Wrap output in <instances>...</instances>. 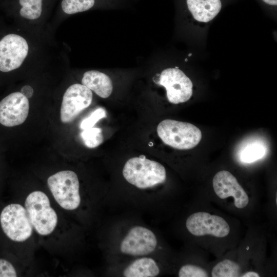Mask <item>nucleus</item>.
I'll return each mask as SVG.
<instances>
[{"instance_id":"22","label":"nucleus","mask_w":277,"mask_h":277,"mask_svg":"<svg viewBox=\"0 0 277 277\" xmlns=\"http://www.w3.org/2000/svg\"><path fill=\"white\" fill-rule=\"evenodd\" d=\"M106 116L105 110L102 108H98L94 110L89 116L82 121L80 128L83 130H85L93 127L100 120L106 117Z\"/></svg>"},{"instance_id":"6","label":"nucleus","mask_w":277,"mask_h":277,"mask_svg":"<svg viewBox=\"0 0 277 277\" xmlns=\"http://www.w3.org/2000/svg\"><path fill=\"white\" fill-rule=\"evenodd\" d=\"M159 83L165 88L167 99L171 103H184L192 95V82L177 68H167L162 71Z\"/></svg>"},{"instance_id":"18","label":"nucleus","mask_w":277,"mask_h":277,"mask_svg":"<svg viewBox=\"0 0 277 277\" xmlns=\"http://www.w3.org/2000/svg\"><path fill=\"white\" fill-rule=\"evenodd\" d=\"M22 8L19 13L24 18L35 19L42 12V0H19Z\"/></svg>"},{"instance_id":"17","label":"nucleus","mask_w":277,"mask_h":277,"mask_svg":"<svg viewBox=\"0 0 277 277\" xmlns=\"http://www.w3.org/2000/svg\"><path fill=\"white\" fill-rule=\"evenodd\" d=\"M240 273L239 265L230 260H224L213 267L211 276L212 277H236Z\"/></svg>"},{"instance_id":"14","label":"nucleus","mask_w":277,"mask_h":277,"mask_svg":"<svg viewBox=\"0 0 277 277\" xmlns=\"http://www.w3.org/2000/svg\"><path fill=\"white\" fill-rule=\"evenodd\" d=\"M188 8L194 18L201 22L211 21L219 13L220 0H186Z\"/></svg>"},{"instance_id":"25","label":"nucleus","mask_w":277,"mask_h":277,"mask_svg":"<svg viewBox=\"0 0 277 277\" xmlns=\"http://www.w3.org/2000/svg\"><path fill=\"white\" fill-rule=\"evenodd\" d=\"M242 277H259L260 275L254 271H248L241 275Z\"/></svg>"},{"instance_id":"12","label":"nucleus","mask_w":277,"mask_h":277,"mask_svg":"<svg viewBox=\"0 0 277 277\" xmlns=\"http://www.w3.org/2000/svg\"><path fill=\"white\" fill-rule=\"evenodd\" d=\"M212 185L215 194L220 198L224 199L232 196L236 208L242 209L248 205V195L230 172L222 170L217 172L213 177Z\"/></svg>"},{"instance_id":"1","label":"nucleus","mask_w":277,"mask_h":277,"mask_svg":"<svg viewBox=\"0 0 277 277\" xmlns=\"http://www.w3.org/2000/svg\"><path fill=\"white\" fill-rule=\"evenodd\" d=\"M34 230L39 235L52 234L58 224V216L49 197L44 192L34 190L26 197L24 205Z\"/></svg>"},{"instance_id":"16","label":"nucleus","mask_w":277,"mask_h":277,"mask_svg":"<svg viewBox=\"0 0 277 277\" xmlns=\"http://www.w3.org/2000/svg\"><path fill=\"white\" fill-rule=\"evenodd\" d=\"M266 148L260 142L249 143L240 152V159L246 163L254 162L262 159L266 154Z\"/></svg>"},{"instance_id":"3","label":"nucleus","mask_w":277,"mask_h":277,"mask_svg":"<svg viewBox=\"0 0 277 277\" xmlns=\"http://www.w3.org/2000/svg\"><path fill=\"white\" fill-rule=\"evenodd\" d=\"M47 182L52 197L61 208L67 211L79 208L81 203L80 182L74 171H58L50 175Z\"/></svg>"},{"instance_id":"19","label":"nucleus","mask_w":277,"mask_h":277,"mask_svg":"<svg viewBox=\"0 0 277 277\" xmlns=\"http://www.w3.org/2000/svg\"><path fill=\"white\" fill-rule=\"evenodd\" d=\"M95 3V0H63L61 6L65 13L72 14L89 10Z\"/></svg>"},{"instance_id":"13","label":"nucleus","mask_w":277,"mask_h":277,"mask_svg":"<svg viewBox=\"0 0 277 277\" xmlns=\"http://www.w3.org/2000/svg\"><path fill=\"white\" fill-rule=\"evenodd\" d=\"M82 83L102 98H107L112 92L111 80L107 75L98 71L90 70L85 72Z\"/></svg>"},{"instance_id":"10","label":"nucleus","mask_w":277,"mask_h":277,"mask_svg":"<svg viewBox=\"0 0 277 277\" xmlns=\"http://www.w3.org/2000/svg\"><path fill=\"white\" fill-rule=\"evenodd\" d=\"M155 234L145 227L136 226L131 228L120 244V250L132 256H142L153 252L157 246Z\"/></svg>"},{"instance_id":"26","label":"nucleus","mask_w":277,"mask_h":277,"mask_svg":"<svg viewBox=\"0 0 277 277\" xmlns=\"http://www.w3.org/2000/svg\"><path fill=\"white\" fill-rule=\"evenodd\" d=\"M262 1L270 5L276 6L277 5V0H262Z\"/></svg>"},{"instance_id":"9","label":"nucleus","mask_w":277,"mask_h":277,"mask_svg":"<svg viewBox=\"0 0 277 277\" xmlns=\"http://www.w3.org/2000/svg\"><path fill=\"white\" fill-rule=\"evenodd\" d=\"M186 226L188 231L195 236L211 235L224 238L230 232V227L222 217L208 212H198L187 219Z\"/></svg>"},{"instance_id":"7","label":"nucleus","mask_w":277,"mask_h":277,"mask_svg":"<svg viewBox=\"0 0 277 277\" xmlns=\"http://www.w3.org/2000/svg\"><path fill=\"white\" fill-rule=\"evenodd\" d=\"M26 39L16 34H9L0 40V71L8 72L19 68L28 53Z\"/></svg>"},{"instance_id":"15","label":"nucleus","mask_w":277,"mask_h":277,"mask_svg":"<svg viewBox=\"0 0 277 277\" xmlns=\"http://www.w3.org/2000/svg\"><path fill=\"white\" fill-rule=\"evenodd\" d=\"M160 273L156 262L150 258L137 259L129 264L124 270L125 277H154Z\"/></svg>"},{"instance_id":"24","label":"nucleus","mask_w":277,"mask_h":277,"mask_svg":"<svg viewBox=\"0 0 277 277\" xmlns=\"http://www.w3.org/2000/svg\"><path fill=\"white\" fill-rule=\"evenodd\" d=\"M21 92L25 96L28 98L31 97L33 95V89L31 86L29 85H26L22 88Z\"/></svg>"},{"instance_id":"2","label":"nucleus","mask_w":277,"mask_h":277,"mask_svg":"<svg viewBox=\"0 0 277 277\" xmlns=\"http://www.w3.org/2000/svg\"><path fill=\"white\" fill-rule=\"evenodd\" d=\"M122 172L129 183L140 189L153 187L164 183L166 178L165 168L161 164L143 155L129 159Z\"/></svg>"},{"instance_id":"23","label":"nucleus","mask_w":277,"mask_h":277,"mask_svg":"<svg viewBox=\"0 0 277 277\" xmlns=\"http://www.w3.org/2000/svg\"><path fill=\"white\" fill-rule=\"evenodd\" d=\"M17 275L15 267L10 261L0 258V277H16Z\"/></svg>"},{"instance_id":"4","label":"nucleus","mask_w":277,"mask_h":277,"mask_svg":"<svg viewBox=\"0 0 277 277\" xmlns=\"http://www.w3.org/2000/svg\"><path fill=\"white\" fill-rule=\"evenodd\" d=\"M157 133L163 143L179 150L192 149L202 138L201 131L195 125L169 119L159 124Z\"/></svg>"},{"instance_id":"11","label":"nucleus","mask_w":277,"mask_h":277,"mask_svg":"<svg viewBox=\"0 0 277 277\" xmlns=\"http://www.w3.org/2000/svg\"><path fill=\"white\" fill-rule=\"evenodd\" d=\"M29 111L28 98L21 92H13L0 101V124L12 127L23 124Z\"/></svg>"},{"instance_id":"5","label":"nucleus","mask_w":277,"mask_h":277,"mask_svg":"<svg viewBox=\"0 0 277 277\" xmlns=\"http://www.w3.org/2000/svg\"><path fill=\"white\" fill-rule=\"evenodd\" d=\"M0 227L7 238L16 243L27 241L34 231L25 206L16 203H10L1 210Z\"/></svg>"},{"instance_id":"21","label":"nucleus","mask_w":277,"mask_h":277,"mask_svg":"<svg viewBox=\"0 0 277 277\" xmlns=\"http://www.w3.org/2000/svg\"><path fill=\"white\" fill-rule=\"evenodd\" d=\"M180 277H207L208 273L202 267L191 264L183 266L179 270Z\"/></svg>"},{"instance_id":"8","label":"nucleus","mask_w":277,"mask_h":277,"mask_svg":"<svg viewBox=\"0 0 277 277\" xmlns=\"http://www.w3.org/2000/svg\"><path fill=\"white\" fill-rule=\"evenodd\" d=\"M93 94L91 90L83 84L69 86L64 94L61 107V120L63 123L73 121L91 104Z\"/></svg>"},{"instance_id":"20","label":"nucleus","mask_w":277,"mask_h":277,"mask_svg":"<svg viewBox=\"0 0 277 277\" xmlns=\"http://www.w3.org/2000/svg\"><path fill=\"white\" fill-rule=\"evenodd\" d=\"M81 136L85 145L89 148L97 147L104 141L102 130L100 128L92 127L84 130Z\"/></svg>"}]
</instances>
